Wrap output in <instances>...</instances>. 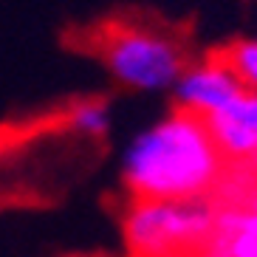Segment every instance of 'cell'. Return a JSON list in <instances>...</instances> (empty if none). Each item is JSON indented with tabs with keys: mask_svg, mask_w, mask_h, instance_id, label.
<instances>
[{
	"mask_svg": "<svg viewBox=\"0 0 257 257\" xmlns=\"http://www.w3.org/2000/svg\"><path fill=\"white\" fill-rule=\"evenodd\" d=\"M226 167L206 121L178 107L144 124L119 156V175L130 195L159 201L212 198Z\"/></svg>",
	"mask_w": 257,
	"mask_h": 257,
	"instance_id": "cell-1",
	"label": "cell"
},
{
	"mask_svg": "<svg viewBox=\"0 0 257 257\" xmlns=\"http://www.w3.org/2000/svg\"><path fill=\"white\" fill-rule=\"evenodd\" d=\"M102 68L119 88L133 93H170L187 68V48L161 26L116 20L96 37Z\"/></svg>",
	"mask_w": 257,
	"mask_h": 257,
	"instance_id": "cell-2",
	"label": "cell"
},
{
	"mask_svg": "<svg viewBox=\"0 0 257 257\" xmlns=\"http://www.w3.org/2000/svg\"><path fill=\"white\" fill-rule=\"evenodd\" d=\"M215 223V201L133 198L121 218V237L133 257H192Z\"/></svg>",
	"mask_w": 257,
	"mask_h": 257,
	"instance_id": "cell-3",
	"label": "cell"
},
{
	"mask_svg": "<svg viewBox=\"0 0 257 257\" xmlns=\"http://www.w3.org/2000/svg\"><path fill=\"white\" fill-rule=\"evenodd\" d=\"M212 201L215 223L192 257H257V167L229 164Z\"/></svg>",
	"mask_w": 257,
	"mask_h": 257,
	"instance_id": "cell-4",
	"label": "cell"
},
{
	"mask_svg": "<svg viewBox=\"0 0 257 257\" xmlns=\"http://www.w3.org/2000/svg\"><path fill=\"white\" fill-rule=\"evenodd\" d=\"M240 91L243 82L237 79L232 65L223 60V54L218 51L195 62H187L184 74L178 76V82L170 93H173L178 110H187L198 119H209L220 107H226Z\"/></svg>",
	"mask_w": 257,
	"mask_h": 257,
	"instance_id": "cell-5",
	"label": "cell"
},
{
	"mask_svg": "<svg viewBox=\"0 0 257 257\" xmlns=\"http://www.w3.org/2000/svg\"><path fill=\"white\" fill-rule=\"evenodd\" d=\"M206 121L215 147L226 164H257V93L243 88L226 107Z\"/></svg>",
	"mask_w": 257,
	"mask_h": 257,
	"instance_id": "cell-6",
	"label": "cell"
},
{
	"mask_svg": "<svg viewBox=\"0 0 257 257\" xmlns=\"http://www.w3.org/2000/svg\"><path fill=\"white\" fill-rule=\"evenodd\" d=\"M62 124H65L68 133H74L79 139H88V142L107 139L110 130H113V105L102 96L76 99V102H71L65 107Z\"/></svg>",
	"mask_w": 257,
	"mask_h": 257,
	"instance_id": "cell-7",
	"label": "cell"
},
{
	"mask_svg": "<svg viewBox=\"0 0 257 257\" xmlns=\"http://www.w3.org/2000/svg\"><path fill=\"white\" fill-rule=\"evenodd\" d=\"M220 54L232 65V71L237 74L243 88L257 93V34H246V37L232 40Z\"/></svg>",
	"mask_w": 257,
	"mask_h": 257,
	"instance_id": "cell-8",
	"label": "cell"
},
{
	"mask_svg": "<svg viewBox=\"0 0 257 257\" xmlns=\"http://www.w3.org/2000/svg\"><path fill=\"white\" fill-rule=\"evenodd\" d=\"M254 167H257V164H254Z\"/></svg>",
	"mask_w": 257,
	"mask_h": 257,
	"instance_id": "cell-9",
	"label": "cell"
}]
</instances>
